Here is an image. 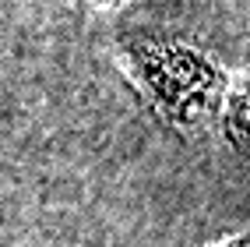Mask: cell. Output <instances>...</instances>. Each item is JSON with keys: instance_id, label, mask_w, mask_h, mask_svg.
Instances as JSON below:
<instances>
[{"instance_id": "cell-1", "label": "cell", "mask_w": 250, "mask_h": 247, "mask_svg": "<svg viewBox=\"0 0 250 247\" xmlns=\"http://www.w3.org/2000/svg\"><path fill=\"white\" fill-rule=\"evenodd\" d=\"M127 57L155 110L173 127H201L226 99V74L201 49L176 39H134Z\"/></svg>"}, {"instance_id": "cell-2", "label": "cell", "mask_w": 250, "mask_h": 247, "mask_svg": "<svg viewBox=\"0 0 250 247\" xmlns=\"http://www.w3.org/2000/svg\"><path fill=\"white\" fill-rule=\"evenodd\" d=\"M222 127H226L229 145L236 148L243 159H250V81H247V85H240L236 92L229 95Z\"/></svg>"}, {"instance_id": "cell-3", "label": "cell", "mask_w": 250, "mask_h": 247, "mask_svg": "<svg viewBox=\"0 0 250 247\" xmlns=\"http://www.w3.org/2000/svg\"><path fill=\"white\" fill-rule=\"evenodd\" d=\"M226 247H250V240H229Z\"/></svg>"}]
</instances>
